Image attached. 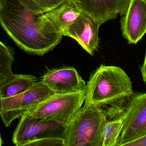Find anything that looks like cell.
<instances>
[{"instance_id":"cell-1","label":"cell","mask_w":146,"mask_h":146,"mask_svg":"<svg viewBox=\"0 0 146 146\" xmlns=\"http://www.w3.org/2000/svg\"><path fill=\"white\" fill-rule=\"evenodd\" d=\"M0 25L19 48L32 55H44L63 36L31 0H0Z\"/></svg>"},{"instance_id":"cell-2","label":"cell","mask_w":146,"mask_h":146,"mask_svg":"<svg viewBox=\"0 0 146 146\" xmlns=\"http://www.w3.org/2000/svg\"><path fill=\"white\" fill-rule=\"evenodd\" d=\"M85 104H92L107 109L111 114H120L119 109L133 96L132 81L120 67L102 65L91 75L85 89Z\"/></svg>"},{"instance_id":"cell-3","label":"cell","mask_w":146,"mask_h":146,"mask_svg":"<svg viewBox=\"0 0 146 146\" xmlns=\"http://www.w3.org/2000/svg\"><path fill=\"white\" fill-rule=\"evenodd\" d=\"M108 120L103 107L85 103L66 125V146H101L102 131Z\"/></svg>"},{"instance_id":"cell-4","label":"cell","mask_w":146,"mask_h":146,"mask_svg":"<svg viewBox=\"0 0 146 146\" xmlns=\"http://www.w3.org/2000/svg\"><path fill=\"white\" fill-rule=\"evenodd\" d=\"M85 91L53 94L25 113L66 125L85 102Z\"/></svg>"},{"instance_id":"cell-5","label":"cell","mask_w":146,"mask_h":146,"mask_svg":"<svg viewBox=\"0 0 146 146\" xmlns=\"http://www.w3.org/2000/svg\"><path fill=\"white\" fill-rule=\"evenodd\" d=\"M54 93L42 81L35 82L27 91L19 95L0 98V117L6 127L19 118L27 110L46 100Z\"/></svg>"},{"instance_id":"cell-6","label":"cell","mask_w":146,"mask_h":146,"mask_svg":"<svg viewBox=\"0 0 146 146\" xmlns=\"http://www.w3.org/2000/svg\"><path fill=\"white\" fill-rule=\"evenodd\" d=\"M66 124L31 116L25 113L15 129L12 141L17 146L28 145L33 141L46 137L63 138Z\"/></svg>"},{"instance_id":"cell-7","label":"cell","mask_w":146,"mask_h":146,"mask_svg":"<svg viewBox=\"0 0 146 146\" xmlns=\"http://www.w3.org/2000/svg\"><path fill=\"white\" fill-rule=\"evenodd\" d=\"M120 115L123 127L117 146H125L146 135V93L133 96Z\"/></svg>"},{"instance_id":"cell-8","label":"cell","mask_w":146,"mask_h":146,"mask_svg":"<svg viewBox=\"0 0 146 146\" xmlns=\"http://www.w3.org/2000/svg\"><path fill=\"white\" fill-rule=\"evenodd\" d=\"M123 37L129 44H137L146 33V0H129L120 20Z\"/></svg>"},{"instance_id":"cell-9","label":"cell","mask_w":146,"mask_h":146,"mask_svg":"<svg viewBox=\"0 0 146 146\" xmlns=\"http://www.w3.org/2000/svg\"><path fill=\"white\" fill-rule=\"evenodd\" d=\"M42 82L54 94H66L85 91L86 82L73 67H63L48 70Z\"/></svg>"},{"instance_id":"cell-10","label":"cell","mask_w":146,"mask_h":146,"mask_svg":"<svg viewBox=\"0 0 146 146\" xmlns=\"http://www.w3.org/2000/svg\"><path fill=\"white\" fill-rule=\"evenodd\" d=\"M129 0H80L76 3L82 13L91 17L100 26L106 21L126 13Z\"/></svg>"},{"instance_id":"cell-11","label":"cell","mask_w":146,"mask_h":146,"mask_svg":"<svg viewBox=\"0 0 146 146\" xmlns=\"http://www.w3.org/2000/svg\"><path fill=\"white\" fill-rule=\"evenodd\" d=\"M99 27L90 16L82 12L65 31L63 36H68L76 40L83 49L93 56L98 47Z\"/></svg>"},{"instance_id":"cell-12","label":"cell","mask_w":146,"mask_h":146,"mask_svg":"<svg viewBox=\"0 0 146 146\" xmlns=\"http://www.w3.org/2000/svg\"><path fill=\"white\" fill-rule=\"evenodd\" d=\"M82 12L74 0H66L57 7L44 13V15L57 33L63 36L65 31Z\"/></svg>"},{"instance_id":"cell-13","label":"cell","mask_w":146,"mask_h":146,"mask_svg":"<svg viewBox=\"0 0 146 146\" xmlns=\"http://www.w3.org/2000/svg\"><path fill=\"white\" fill-rule=\"evenodd\" d=\"M37 81V78L32 75L15 74L12 79L0 86V98L19 95L28 90Z\"/></svg>"},{"instance_id":"cell-14","label":"cell","mask_w":146,"mask_h":146,"mask_svg":"<svg viewBox=\"0 0 146 146\" xmlns=\"http://www.w3.org/2000/svg\"><path fill=\"white\" fill-rule=\"evenodd\" d=\"M14 61V49L0 41V86L14 76L12 70Z\"/></svg>"},{"instance_id":"cell-15","label":"cell","mask_w":146,"mask_h":146,"mask_svg":"<svg viewBox=\"0 0 146 146\" xmlns=\"http://www.w3.org/2000/svg\"><path fill=\"white\" fill-rule=\"evenodd\" d=\"M122 127L121 115L107 120L102 131L101 146H117Z\"/></svg>"},{"instance_id":"cell-16","label":"cell","mask_w":146,"mask_h":146,"mask_svg":"<svg viewBox=\"0 0 146 146\" xmlns=\"http://www.w3.org/2000/svg\"><path fill=\"white\" fill-rule=\"evenodd\" d=\"M27 146H66L64 139L59 137H46L32 141Z\"/></svg>"},{"instance_id":"cell-17","label":"cell","mask_w":146,"mask_h":146,"mask_svg":"<svg viewBox=\"0 0 146 146\" xmlns=\"http://www.w3.org/2000/svg\"><path fill=\"white\" fill-rule=\"evenodd\" d=\"M43 13L51 11L64 3L66 0H31Z\"/></svg>"},{"instance_id":"cell-18","label":"cell","mask_w":146,"mask_h":146,"mask_svg":"<svg viewBox=\"0 0 146 146\" xmlns=\"http://www.w3.org/2000/svg\"><path fill=\"white\" fill-rule=\"evenodd\" d=\"M125 146H146V135L134 141L126 144Z\"/></svg>"},{"instance_id":"cell-19","label":"cell","mask_w":146,"mask_h":146,"mask_svg":"<svg viewBox=\"0 0 146 146\" xmlns=\"http://www.w3.org/2000/svg\"><path fill=\"white\" fill-rule=\"evenodd\" d=\"M141 71L143 81L146 85V51L144 63L141 67Z\"/></svg>"},{"instance_id":"cell-20","label":"cell","mask_w":146,"mask_h":146,"mask_svg":"<svg viewBox=\"0 0 146 146\" xmlns=\"http://www.w3.org/2000/svg\"><path fill=\"white\" fill-rule=\"evenodd\" d=\"M2 145V140L1 138V135H0V146Z\"/></svg>"},{"instance_id":"cell-21","label":"cell","mask_w":146,"mask_h":146,"mask_svg":"<svg viewBox=\"0 0 146 146\" xmlns=\"http://www.w3.org/2000/svg\"><path fill=\"white\" fill-rule=\"evenodd\" d=\"M74 1H75L77 3L80 0H74Z\"/></svg>"}]
</instances>
